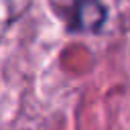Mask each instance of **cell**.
I'll use <instances>...</instances> for the list:
<instances>
[{"label": "cell", "instance_id": "6da1fadb", "mask_svg": "<svg viewBox=\"0 0 130 130\" xmlns=\"http://www.w3.org/2000/svg\"><path fill=\"white\" fill-rule=\"evenodd\" d=\"M104 16L106 10L98 0H81L75 10V26L83 30H95L102 26Z\"/></svg>", "mask_w": 130, "mask_h": 130}]
</instances>
